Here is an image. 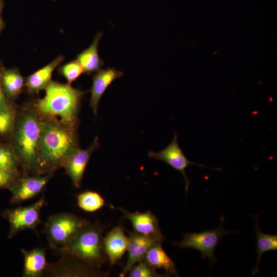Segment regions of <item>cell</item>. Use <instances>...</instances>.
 I'll return each instance as SVG.
<instances>
[{
	"label": "cell",
	"mask_w": 277,
	"mask_h": 277,
	"mask_svg": "<svg viewBox=\"0 0 277 277\" xmlns=\"http://www.w3.org/2000/svg\"><path fill=\"white\" fill-rule=\"evenodd\" d=\"M39 144L41 173L63 167L69 156L79 148L75 128L54 117L41 116Z\"/></svg>",
	"instance_id": "cell-1"
},
{
	"label": "cell",
	"mask_w": 277,
	"mask_h": 277,
	"mask_svg": "<svg viewBox=\"0 0 277 277\" xmlns=\"http://www.w3.org/2000/svg\"><path fill=\"white\" fill-rule=\"evenodd\" d=\"M41 124V116L35 110L26 108L15 118L11 146L25 175L29 172L41 173L38 152Z\"/></svg>",
	"instance_id": "cell-2"
},
{
	"label": "cell",
	"mask_w": 277,
	"mask_h": 277,
	"mask_svg": "<svg viewBox=\"0 0 277 277\" xmlns=\"http://www.w3.org/2000/svg\"><path fill=\"white\" fill-rule=\"evenodd\" d=\"M45 95L34 104L41 116L60 117L65 124L76 128L77 115L85 92L68 84L51 81L45 88Z\"/></svg>",
	"instance_id": "cell-3"
},
{
	"label": "cell",
	"mask_w": 277,
	"mask_h": 277,
	"mask_svg": "<svg viewBox=\"0 0 277 277\" xmlns=\"http://www.w3.org/2000/svg\"><path fill=\"white\" fill-rule=\"evenodd\" d=\"M59 252L69 253L94 269L100 268L105 262L106 255L102 227L89 222Z\"/></svg>",
	"instance_id": "cell-4"
},
{
	"label": "cell",
	"mask_w": 277,
	"mask_h": 277,
	"mask_svg": "<svg viewBox=\"0 0 277 277\" xmlns=\"http://www.w3.org/2000/svg\"><path fill=\"white\" fill-rule=\"evenodd\" d=\"M90 222L70 213H58L46 221L44 232L50 246L59 251L64 249L80 230Z\"/></svg>",
	"instance_id": "cell-5"
},
{
	"label": "cell",
	"mask_w": 277,
	"mask_h": 277,
	"mask_svg": "<svg viewBox=\"0 0 277 277\" xmlns=\"http://www.w3.org/2000/svg\"><path fill=\"white\" fill-rule=\"evenodd\" d=\"M224 216L221 218V224L218 228L213 230H207L200 232L187 233L183 239L179 243L181 248H191L201 252L202 259L208 258L210 266L215 262L214 250L221 240L227 234L234 232L233 231L225 230L223 226Z\"/></svg>",
	"instance_id": "cell-6"
},
{
	"label": "cell",
	"mask_w": 277,
	"mask_h": 277,
	"mask_svg": "<svg viewBox=\"0 0 277 277\" xmlns=\"http://www.w3.org/2000/svg\"><path fill=\"white\" fill-rule=\"evenodd\" d=\"M45 202V197L42 196L29 206L5 210L2 216L10 225L8 238L11 239L21 231L35 229L41 222L40 212Z\"/></svg>",
	"instance_id": "cell-7"
},
{
	"label": "cell",
	"mask_w": 277,
	"mask_h": 277,
	"mask_svg": "<svg viewBox=\"0 0 277 277\" xmlns=\"http://www.w3.org/2000/svg\"><path fill=\"white\" fill-rule=\"evenodd\" d=\"M148 154L152 159L165 162L183 174L185 182L186 194L188 192L190 181L186 175L185 169L190 165H196L201 167H208L203 164L192 162L186 157L179 146L177 135L175 133L174 134L172 141L165 148L158 152L150 151Z\"/></svg>",
	"instance_id": "cell-8"
},
{
	"label": "cell",
	"mask_w": 277,
	"mask_h": 277,
	"mask_svg": "<svg viewBox=\"0 0 277 277\" xmlns=\"http://www.w3.org/2000/svg\"><path fill=\"white\" fill-rule=\"evenodd\" d=\"M52 175L51 172L45 175L35 173L18 178L9 189L12 193L10 203L18 204L36 196L43 191Z\"/></svg>",
	"instance_id": "cell-9"
},
{
	"label": "cell",
	"mask_w": 277,
	"mask_h": 277,
	"mask_svg": "<svg viewBox=\"0 0 277 277\" xmlns=\"http://www.w3.org/2000/svg\"><path fill=\"white\" fill-rule=\"evenodd\" d=\"M61 257L55 263H47L44 275L50 276H80L96 275V269L66 252H60Z\"/></svg>",
	"instance_id": "cell-10"
},
{
	"label": "cell",
	"mask_w": 277,
	"mask_h": 277,
	"mask_svg": "<svg viewBox=\"0 0 277 277\" xmlns=\"http://www.w3.org/2000/svg\"><path fill=\"white\" fill-rule=\"evenodd\" d=\"M99 147L98 137H95L91 145L86 149L80 148L72 152L65 161L63 167L70 177L73 185L81 187L83 175L90 157Z\"/></svg>",
	"instance_id": "cell-11"
},
{
	"label": "cell",
	"mask_w": 277,
	"mask_h": 277,
	"mask_svg": "<svg viewBox=\"0 0 277 277\" xmlns=\"http://www.w3.org/2000/svg\"><path fill=\"white\" fill-rule=\"evenodd\" d=\"M121 210L124 217L131 223L134 232L143 236L153 237L163 241L164 237L161 231L158 220L150 211L132 212L124 209Z\"/></svg>",
	"instance_id": "cell-12"
},
{
	"label": "cell",
	"mask_w": 277,
	"mask_h": 277,
	"mask_svg": "<svg viewBox=\"0 0 277 277\" xmlns=\"http://www.w3.org/2000/svg\"><path fill=\"white\" fill-rule=\"evenodd\" d=\"M129 235L128 258L126 264L120 274L121 276H124L135 263L143 260L147 251L154 243L163 242L155 238L143 236L134 231L130 232Z\"/></svg>",
	"instance_id": "cell-13"
},
{
	"label": "cell",
	"mask_w": 277,
	"mask_h": 277,
	"mask_svg": "<svg viewBox=\"0 0 277 277\" xmlns=\"http://www.w3.org/2000/svg\"><path fill=\"white\" fill-rule=\"evenodd\" d=\"M123 75L122 72L114 68H107L101 69L93 75L89 106L94 114H97L98 103L107 88Z\"/></svg>",
	"instance_id": "cell-14"
},
{
	"label": "cell",
	"mask_w": 277,
	"mask_h": 277,
	"mask_svg": "<svg viewBox=\"0 0 277 277\" xmlns=\"http://www.w3.org/2000/svg\"><path fill=\"white\" fill-rule=\"evenodd\" d=\"M103 243L106 254L111 266L120 260L127 251L129 238L125 235L123 227L117 226L103 238Z\"/></svg>",
	"instance_id": "cell-15"
},
{
	"label": "cell",
	"mask_w": 277,
	"mask_h": 277,
	"mask_svg": "<svg viewBox=\"0 0 277 277\" xmlns=\"http://www.w3.org/2000/svg\"><path fill=\"white\" fill-rule=\"evenodd\" d=\"M64 57L59 55L46 66L36 71L25 80V85L30 93H38L51 81L54 70L64 61Z\"/></svg>",
	"instance_id": "cell-16"
},
{
	"label": "cell",
	"mask_w": 277,
	"mask_h": 277,
	"mask_svg": "<svg viewBox=\"0 0 277 277\" xmlns=\"http://www.w3.org/2000/svg\"><path fill=\"white\" fill-rule=\"evenodd\" d=\"M24 256L23 277H41L44 275L47 263L46 249L35 248L29 250L21 249Z\"/></svg>",
	"instance_id": "cell-17"
},
{
	"label": "cell",
	"mask_w": 277,
	"mask_h": 277,
	"mask_svg": "<svg viewBox=\"0 0 277 277\" xmlns=\"http://www.w3.org/2000/svg\"><path fill=\"white\" fill-rule=\"evenodd\" d=\"M103 36V33L97 32L95 35L91 45L80 53L76 56V61L82 66L84 73L90 74L101 69L104 62L98 53V45Z\"/></svg>",
	"instance_id": "cell-18"
},
{
	"label": "cell",
	"mask_w": 277,
	"mask_h": 277,
	"mask_svg": "<svg viewBox=\"0 0 277 277\" xmlns=\"http://www.w3.org/2000/svg\"><path fill=\"white\" fill-rule=\"evenodd\" d=\"M1 83L4 93L10 102L22 92L25 81L17 68L0 69Z\"/></svg>",
	"instance_id": "cell-19"
},
{
	"label": "cell",
	"mask_w": 277,
	"mask_h": 277,
	"mask_svg": "<svg viewBox=\"0 0 277 277\" xmlns=\"http://www.w3.org/2000/svg\"><path fill=\"white\" fill-rule=\"evenodd\" d=\"M162 242L154 243L147 251L143 260L154 269H163L171 274L177 275L175 264L163 249Z\"/></svg>",
	"instance_id": "cell-20"
},
{
	"label": "cell",
	"mask_w": 277,
	"mask_h": 277,
	"mask_svg": "<svg viewBox=\"0 0 277 277\" xmlns=\"http://www.w3.org/2000/svg\"><path fill=\"white\" fill-rule=\"evenodd\" d=\"M252 216L256 221L255 234L256 236L257 259L256 264L252 270V273L254 275L259 272V264L263 254L266 252L277 249V235H271L263 232L259 226V215Z\"/></svg>",
	"instance_id": "cell-21"
},
{
	"label": "cell",
	"mask_w": 277,
	"mask_h": 277,
	"mask_svg": "<svg viewBox=\"0 0 277 277\" xmlns=\"http://www.w3.org/2000/svg\"><path fill=\"white\" fill-rule=\"evenodd\" d=\"M18 164L11 145L0 144V170L19 175Z\"/></svg>",
	"instance_id": "cell-22"
},
{
	"label": "cell",
	"mask_w": 277,
	"mask_h": 277,
	"mask_svg": "<svg viewBox=\"0 0 277 277\" xmlns=\"http://www.w3.org/2000/svg\"><path fill=\"white\" fill-rule=\"evenodd\" d=\"M78 207L87 212H94L105 205V201L97 192L86 191L79 194L77 196Z\"/></svg>",
	"instance_id": "cell-23"
},
{
	"label": "cell",
	"mask_w": 277,
	"mask_h": 277,
	"mask_svg": "<svg viewBox=\"0 0 277 277\" xmlns=\"http://www.w3.org/2000/svg\"><path fill=\"white\" fill-rule=\"evenodd\" d=\"M58 72L65 77L67 84L70 85L84 73L82 66L76 60L71 61L60 67Z\"/></svg>",
	"instance_id": "cell-24"
},
{
	"label": "cell",
	"mask_w": 277,
	"mask_h": 277,
	"mask_svg": "<svg viewBox=\"0 0 277 277\" xmlns=\"http://www.w3.org/2000/svg\"><path fill=\"white\" fill-rule=\"evenodd\" d=\"M15 118L13 108L5 111L0 110V135H5L12 133Z\"/></svg>",
	"instance_id": "cell-25"
},
{
	"label": "cell",
	"mask_w": 277,
	"mask_h": 277,
	"mask_svg": "<svg viewBox=\"0 0 277 277\" xmlns=\"http://www.w3.org/2000/svg\"><path fill=\"white\" fill-rule=\"evenodd\" d=\"M129 277H159L162 276L155 269L149 266L144 260L138 262L128 272Z\"/></svg>",
	"instance_id": "cell-26"
},
{
	"label": "cell",
	"mask_w": 277,
	"mask_h": 277,
	"mask_svg": "<svg viewBox=\"0 0 277 277\" xmlns=\"http://www.w3.org/2000/svg\"><path fill=\"white\" fill-rule=\"evenodd\" d=\"M19 175L0 170V189H8L19 178Z\"/></svg>",
	"instance_id": "cell-27"
},
{
	"label": "cell",
	"mask_w": 277,
	"mask_h": 277,
	"mask_svg": "<svg viewBox=\"0 0 277 277\" xmlns=\"http://www.w3.org/2000/svg\"><path fill=\"white\" fill-rule=\"evenodd\" d=\"M1 68H0V69ZM13 108L10 102L6 98L2 89L0 79V110L5 111Z\"/></svg>",
	"instance_id": "cell-28"
},
{
	"label": "cell",
	"mask_w": 277,
	"mask_h": 277,
	"mask_svg": "<svg viewBox=\"0 0 277 277\" xmlns=\"http://www.w3.org/2000/svg\"><path fill=\"white\" fill-rule=\"evenodd\" d=\"M2 11H0V33L5 27V23L2 16Z\"/></svg>",
	"instance_id": "cell-29"
},
{
	"label": "cell",
	"mask_w": 277,
	"mask_h": 277,
	"mask_svg": "<svg viewBox=\"0 0 277 277\" xmlns=\"http://www.w3.org/2000/svg\"><path fill=\"white\" fill-rule=\"evenodd\" d=\"M4 6V0H0V11L2 12Z\"/></svg>",
	"instance_id": "cell-30"
},
{
	"label": "cell",
	"mask_w": 277,
	"mask_h": 277,
	"mask_svg": "<svg viewBox=\"0 0 277 277\" xmlns=\"http://www.w3.org/2000/svg\"><path fill=\"white\" fill-rule=\"evenodd\" d=\"M2 67L1 62H0V68Z\"/></svg>",
	"instance_id": "cell-31"
}]
</instances>
